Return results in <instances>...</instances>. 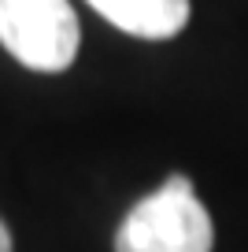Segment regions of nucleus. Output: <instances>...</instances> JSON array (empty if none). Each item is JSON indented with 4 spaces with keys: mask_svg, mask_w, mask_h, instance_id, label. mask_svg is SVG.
Instances as JSON below:
<instances>
[{
    "mask_svg": "<svg viewBox=\"0 0 248 252\" xmlns=\"http://www.w3.org/2000/svg\"><path fill=\"white\" fill-rule=\"evenodd\" d=\"M211 215L186 174H171L137 200L115 234V252H211Z\"/></svg>",
    "mask_w": 248,
    "mask_h": 252,
    "instance_id": "obj_1",
    "label": "nucleus"
},
{
    "mask_svg": "<svg viewBox=\"0 0 248 252\" xmlns=\"http://www.w3.org/2000/svg\"><path fill=\"white\" fill-rule=\"evenodd\" d=\"M78 41L82 26L70 0H0V45L30 71H67Z\"/></svg>",
    "mask_w": 248,
    "mask_h": 252,
    "instance_id": "obj_2",
    "label": "nucleus"
},
{
    "mask_svg": "<svg viewBox=\"0 0 248 252\" xmlns=\"http://www.w3.org/2000/svg\"><path fill=\"white\" fill-rule=\"evenodd\" d=\"M86 4L123 33L145 41H167L189 23V0H86Z\"/></svg>",
    "mask_w": 248,
    "mask_h": 252,
    "instance_id": "obj_3",
    "label": "nucleus"
},
{
    "mask_svg": "<svg viewBox=\"0 0 248 252\" xmlns=\"http://www.w3.org/2000/svg\"><path fill=\"white\" fill-rule=\"evenodd\" d=\"M0 252H11V234H8L4 222H0Z\"/></svg>",
    "mask_w": 248,
    "mask_h": 252,
    "instance_id": "obj_4",
    "label": "nucleus"
}]
</instances>
